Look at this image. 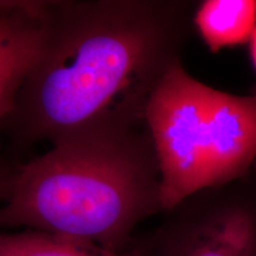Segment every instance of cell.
Segmentation results:
<instances>
[{
  "instance_id": "obj_8",
  "label": "cell",
  "mask_w": 256,
  "mask_h": 256,
  "mask_svg": "<svg viewBox=\"0 0 256 256\" xmlns=\"http://www.w3.org/2000/svg\"><path fill=\"white\" fill-rule=\"evenodd\" d=\"M250 52H252V63H254V66L256 69V28L252 34V36L250 38Z\"/></svg>"
},
{
  "instance_id": "obj_5",
  "label": "cell",
  "mask_w": 256,
  "mask_h": 256,
  "mask_svg": "<svg viewBox=\"0 0 256 256\" xmlns=\"http://www.w3.org/2000/svg\"><path fill=\"white\" fill-rule=\"evenodd\" d=\"M50 2H2L0 12V114L5 121L18 92L46 49Z\"/></svg>"
},
{
  "instance_id": "obj_10",
  "label": "cell",
  "mask_w": 256,
  "mask_h": 256,
  "mask_svg": "<svg viewBox=\"0 0 256 256\" xmlns=\"http://www.w3.org/2000/svg\"><path fill=\"white\" fill-rule=\"evenodd\" d=\"M255 166H256V162H255Z\"/></svg>"
},
{
  "instance_id": "obj_6",
  "label": "cell",
  "mask_w": 256,
  "mask_h": 256,
  "mask_svg": "<svg viewBox=\"0 0 256 256\" xmlns=\"http://www.w3.org/2000/svg\"><path fill=\"white\" fill-rule=\"evenodd\" d=\"M194 24L212 52L238 46L256 28V0H208L197 10Z\"/></svg>"
},
{
  "instance_id": "obj_1",
  "label": "cell",
  "mask_w": 256,
  "mask_h": 256,
  "mask_svg": "<svg viewBox=\"0 0 256 256\" xmlns=\"http://www.w3.org/2000/svg\"><path fill=\"white\" fill-rule=\"evenodd\" d=\"M177 2H50L43 56L5 120L30 142L136 130L186 34Z\"/></svg>"
},
{
  "instance_id": "obj_7",
  "label": "cell",
  "mask_w": 256,
  "mask_h": 256,
  "mask_svg": "<svg viewBox=\"0 0 256 256\" xmlns=\"http://www.w3.org/2000/svg\"><path fill=\"white\" fill-rule=\"evenodd\" d=\"M0 256H142L132 244L126 252H110L81 244L34 230L4 234L0 238Z\"/></svg>"
},
{
  "instance_id": "obj_3",
  "label": "cell",
  "mask_w": 256,
  "mask_h": 256,
  "mask_svg": "<svg viewBox=\"0 0 256 256\" xmlns=\"http://www.w3.org/2000/svg\"><path fill=\"white\" fill-rule=\"evenodd\" d=\"M146 124L168 212L188 197L250 174L256 162V96H238L192 78L174 63L156 86Z\"/></svg>"
},
{
  "instance_id": "obj_4",
  "label": "cell",
  "mask_w": 256,
  "mask_h": 256,
  "mask_svg": "<svg viewBox=\"0 0 256 256\" xmlns=\"http://www.w3.org/2000/svg\"><path fill=\"white\" fill-rule=\"evenodd\" d=\"M246 177L188 197L133 246L142 256H249L256 249V180Z\"/></svg>"
},
{
  "instance_id": "obj_2",
  "label": "cell",
  "mask_w": 256,
  "mask_h": 256,
  "mask_svg": "<svg viewBox=\"0 0 256 256\" xmlns=\"http://www.w3.org/2000/svg\"><path fill=\"white\" fill-rule=\"evenodd\" d=\"M54 145L2 179L0 222L110 252L128 250L138 223L162 210L150 133L90 134Z\"/></svg>"
},
{
  "instance_id": "obj_9",
  "label": "cell",
  "mask_w": 256,
  "mask_h": 256,
  "mask_svg": "<svg viewBox=\"0 0 256 256\" xmlns=\"http://www.w3.org/2000/svg\"><path fill=\"white\" fill-rule=\"evenodd\" d=\"M249 256H256V249H255V250H254V252H252V254H250V255H249Z\"/></svg>"
}]
</instances>
